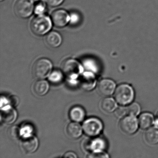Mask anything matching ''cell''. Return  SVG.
Wrapping results in <instances>:
<instances>
[{
	"label": "cell",
	"instance_id": "9a60e30c",
	"mask_svg": "<svg viewBox=\"0 0 158 158\" xmlns=\"http://www.w3.org/2000/svg\"><path fill=\"white\" fill-rule=\"evenodd\" d=\"M66 133L68 136L73 139H78L82 134L81 126L78 123H70L66 127Z\"/></svg>",
	"mask_w": 158,
	"mask_h": 158
},
{
	"label": "cell",
	"instance_id": "30bf717a",
	"mask_svg": "<svg viewBox=\"0 0 158 158\" xmlns=\"http://www.w3.org/2000/svg\"><path fill=\"white\" fill-rule=\"evenodd\" d=\"M116 85L115 82L109 79L101 80L98 84L97 89L102 95L105 97L109 96L116 90Z\"/></svg>",
	"mask_w": 158,
	"mask_h": 158
},
{
	"label": "cell",
	"instance_id": "8fae6325",
	"mask_svg": "<svg viewBox=\"0 0 158 158\" xmlns=\"http://www.w3.org/2000/svg\"><path fill=\"white\" fill-rule=\"evenodd\" d=\"M17 117L16 111L9 105L1 108V120L3 123L11 124L16 120Z\"/></svg>",
	"mask_w": 158,
	"mask_h": 158
},
{
	"label": "cell",
	"instance_id": "d4e9b609",
	"mask_svg": "<svg viewBox=\"0 0 158 158\" xmlns=\"http://www.w3.org/2000/svg\"><path fill=\"white\" fill-rule=\"evenodd\" d=\"M80 15L77 12H72L70 15V23L72 25L78 24L80 21Z\"/></svg>",
	"mask_w": 158,
	"mask_h": 158
},
{
	"label": "cell",
	"instance_id": "d6986e66",
	"mask_svg": "<svg viewBox=\"0 0 158 158\" xmlns=\"http://www.w3.org/2000/svg\"><path fill=\"white\" fill-rule=\"evenodd\" d=\"M69 116L71 120L75 122H80L84 119L85 112L81 107L75 106L70 111Z\"/></svg>",
	"mask_w": 158,
	"mask_h": 158
},
{
	"label": "cell",
	"instance_id": "5bb4252c",
	"mask_svg": "<svg viewBox=\"0 0 158 158\" xmlns=\"http://www.w3.org/2000/svg\"><path fill=\"white\" fill-rule=\"evenodd\" d=\"M155 120L153 115L148 112L142 113L138 119L139 127L143 130H147L152 127Z\"/></svg>",
	"mask_w": 158,
	"mask_h": 158
},
{
	"label": "cell",
	"instance_id": "ba28073f",
	"mask_svg": "<svg viewBox=\"0 0 158 158\" xmlns=\"http://www.w3.org/2000/svg\"><path fill=\"white\" fill-rule=\"evenodd\" d=\"M22 150L26 154H32L36 151L39 146L38 139L34 135L22 137L20 142Z\"/></svg>",
	"mask_w": 158,
	"mask_h": 158
},
{
	"label": "cell",
	"instance_id": "484cf974",
	"mask_svg": "<svg viewBox=\"0 0 158 158\" xmlns=\"http://www.w3.org/2000/svg\"><path fill=\"white\" fill-rule=\"evenodd\" d=\"M32 127L28 124L24 125L21 129H20V135H22V137L32 135Z\"/></svg>",
	"mask_w": 158,
	"mask_h": 158
},
{
	"label": "cell",
	"instance_id": "9c48e42d",
	"mask_svg": "<svg viewBox=\"0 0 158 158\" xmlns=\"http://www.w3.org/2000/svg\"><path fill=\"white\" fill-rule=\"evenodd\" d=\"M52 21L55 27H63L70 21V15L63 9H58L52 14Z\"/></svg>",
	"mask_w": 158,
	"mask_h": 158
},
{
	"label": "cell",
	"instance_id": "7402d4cb",
	"mask_svg": "<svg viewBox=\"0 0 158 158\" xmlns=\"http://www.w3.org/2000/svg\"><path fill=\"white\" fill-rule=\"evenodd\" d=\"M63 79V75L60 71L54 70L49 76V80L54 83L60 82Z\"/></svg>",
	"mask_w": 158,
	"mask_h": 158
},
{
	"label": "cell",
	"instance_id": "2e32d148",
	"mask_svg": "<svg viewBox=\"0 0 158 158\" xmlns=\"http://www.w3.org/2000/svg\"><path fill=\"white\" fill-rule=\"evenodd\" d=\"M144 139L146 143L150 145L158 143V126H152L146 131Z\"/></svg>",
	"mask_w": 158,
	"mask_h": 158
},
{
	"label": "cell",
	"instance_id": "4dcf8cb0",
	"mask_svg": "<svg viewBox=\"0 0 158 158\" xmlns=\"http://www.w3.org/2000/svg\"><path fill=\"white\" fill-rule=\"evenodd\" d=\"M155 122L156 123V126H158V112L157 113L156 116V119L155 120Z\"/></svg>",
	"mask_w": 158,
	"mask_h": 158
},
{
	"label": "cell",
	"instance_id": "44dd1931",
	"mask_svg": "<svg viewBox=\"0 0 158 158\" xmlns=\"http://www.w3.org/2000/svg\"><path fill=\"white\" fill-rule=\"evenodd\" d=\"M125 116H133L136 117L139 115L141 111V107L137 103H131L129 106L124 107Z\"/></svg>",
	"mask_w": 158,
	"mask_h": 158
},
{
	"label": "cell",
	"instance_id": "8992f818",
	"mask_svg": "<svg viewBox=\"0 0 158 158\" xmlns=\"http://www.w3.org/2000/svg\"><path fill=\"white\" fill-rule=\"evenodd\" d=\"M34 8L31 0H18L15 4L14 10L18 16L27 18L31 15Z\"/></svg>",
	"mask_w": 158,
	"mask_h": 158
},
{
	"label": "cell",
	"instance_id": "277c9868",
	"mask_svg": "<svg viewBox=\"0 0 158 158\" xmlns=\"http://www.w3.org/2000/svg\"><path fill=\"white\" fill-rule=\"evenodd\" d=\"M61 68L64 74L72 80L77 78L83 70L81 64L77 60L72 59L65 60L62 64Z\"/></svg>",
	"mask_w": 158,
	"mask_h": 158
},
{
	"label": "cell",
	"instance_id": "52a82bcc",
	"mask_svg": "<svg viewBox=\"0 0 158 158\" xmlns=\"http://www.w3.org/2000/svg\"><path fill=\"white\" fill-rule=\"evenodd\" d=\"M139 126L138 119L135 116H125L120 122L119 127L122 131L129 135L135 133Z\"/></svg>",
	"mask_w": 158,
	"mask_h": 158
},
{
	"label": "cell",
	"instance_id": "1f68e13d",
	"mask_svg": "<svg viewBox=\"0 0 158 158\" xmlns=\"http://www.w3.org/2000/svg\"><path fill=\"white\" fill-rule=\"evenodd\" d=\"M3 0H1V1H2Z\"/></svg>",
	"mask_w": 158,
	"mask_h": 158
},
{
	"label": "cell",
	"instance_id": "e0dca14e",
	"mask_svg": "<svg viewBox=\"0 0 158 158\" xmlns=\"http://www.w3.org/2000/svg\"><path fill=\"white\" fill-rule=\"evenodd\" d=\"M45 42L52 48H56L60 46L62 43V38L58 32L52 31L49 32L45 39Z\"/></svg>",
	"mask_w": 158,
	"mask_h": 158
},
{
	"label": "cell",
	"instance_id": "4fadbf2b",
	"mask_svg": "<svg viewBox=\"0 0 158 158\" xmlns=\"http://www.w3.org/2000/svg\"><path fill=\"white\" fill-rule=\"evenodd\" d=\"M85 148L92 151H104L106 147V142L102 138H97L86 141Z\"/></svg>",
	"mask_w": 158,
	"mask_h": 158
},
{
	"label": "cell",
	"instance_id": "7c38bea8",
	"mask_svg": "<svg viewBox=\"0 0 158 158\" xmlns=\"http://www.w3.org/2000/svg\"><path fill=\"white\" fill-rule=\"evenodd\" d=\"M80 84L84 90L91 91L96 84L95 76L92 72H84L79 80Z\"/></svg>",
	"mask_w": 158,
	"mask_h": 158
},
{
	"label": "cell",
	"instance_id": "6da1fadb",
	"mask_svg": "<svg viewBox=\"0 0 158 158\" xmlns=\"http://www.w3.org/2000/svg\"><path fill=\"white\" fill-rule=\"evenodd\" d=\"M114 97L117 103L121 106L130 105L134 99V90L130 85L122 84L116 88Z\"/></svg>",
	"mask_w": 158,
	"mask_h": 158
},
{
	"label": "cell",
	"instance_id": "3957f363",
	"mask_svg": "<svg viewBox=\"0 0 158 158\" xmlns=\"http://www.w3.org/2000/svg\"><path fill=\"white\" fill-rule=\"evenodd\" d=\"M52 67L53 65L50 60L45 58H41L37 60L33 65L32 74L37 78H45L50 75Z\"/></svg>",
	"mask_w": 158,
	"mask_h": 158
},
{
	"label": "cell",
	"instance_id": "5b68a950",
	"mask_svg": "<svg viewBox=\"0 0 158 158\" xmlns=\"http://www.w3.org/2000/svg\"><path fill=\"white\" fill-rule=\"evenodd\" d=\"M83 129L85 134L88 136L94 137L101 132L103 129V124L99 119L91 118L84 121Z\"/></svg>",
	"mask_w": 158,
	"mask_h": 158
},
{
	"label": "cell",
	"instance_id": "83f0119b",
	"mask_svg": "<svg viewBox=\"0 0 158 158\" xmlns=\"http://www.w3.org/2000/svg\"><path fill=\"white\" fill-rule=\"evenodd\" d=\"M9 133L14 138H18L20 135V129L16 126H13L10 128Z\"/></svg>",
	"mask_w": 158,
	"mask_h": 158
},
{
	"label": "cell",
	"instance_id": "603a6c76",
	"mask_svg": "<svg viewBox=\"0 0 158 158\" xmlns=\"http://www.w3.org/2000/svg\"><path fill=\"white\" fill-rule=\"evenodd\" d=\"M46 10L45 4L43 2H38L37 4L34 6V12L36 15H44Z\"/></svg>",
	"mask_w": 158,
	"mask_h": 158
},
{
	"label": "cell",
	"instance_id": "ffe728a7",
	"mask_svg": "<svg viewBox=\"0 0 158 158\" xmlns=\"http://www.w3.org/2000/svg\"><path fill=\"white\" fill-rule=\"evenodd\" d=\"M101 108L103 111L106 113H111L116 110L117 105L115 100L111 98H106L101 101Z\"/></svg>",
	"mask_w": 158,
	"mask_h": 158
},
{
	"label": "cell",
	"instance_id": "7a4b0ae2",
	"mask_svg": "<svg viewBox=\"0 0 158 158\" xmlns=\"http://www.w3.org/2000/svg\"><path fill=\"white\" fill-rule=\"evenodd\" d=\"M52 27V19L45 15H38L32 19L30 24L32 31L39 36L47 33Z\"/></svg>",
	"mask_w": 158,
	"mask_h": 158
},
{
	"label": "cell",
	"instance_id": "ac0fdd59",
	"mask_svg": "<svg viewBox=\"0 0 158 158\" xmlns=\"http://www.w3.org/2000/svg\"><path fill=\"white\" fill-rule=\"evenodd\" d=\"M49 89V84L45 80L36 81L33 84V92L38 96L44 95L48 92Z\"/></svg>",
	"mask_w": 158,
	"mask_h": 158
},
{
	"label": "cell",
	"instance_id": "cb8c5ba5",
	"mask_svg": "<svg viewBox=\"0 0 158 158\" xmlns=\"http://www.w3.org/2000/svg\"><path fill=\"white\" fill-rule=\"evenodd\" d=\"M87 158H109V156L104 151H93Z\"/></svg>",
	"mask_w": 158,
	"mask_h": 158
},
{
	"label": "cell",
	"instance_id": "4316f807",
	"mask_svg": "<svg viewBox=\"0 0 158 158\" xmlns=\"http://www.w3.org/2000/svg\"><path fill=\"white\" fill-rule=\"evenodd\" d=\"M84 66L88 70H91L94 72H96V70H97L95 63L92 60H88L84 61Z\"/></svg>",
	"mask_w": 158,
	"mask_h": 158
},
{
	"label": "cell",
	"instance_id": "f1b7e54d",
	"mask_svg": "<svg viewBox=\"0 0 158 158\" xmlns=\"http://www.w3.org/2000/svg\"><path fill=\"white\" fill-rule=\"evenodd\" d=\"M45 2L52 6H57L60 5L64 2V0H45Z\"/></svg>",
	"mask_w": 158,
	"mask_h": 158
},
{
	"label": "cell",
	"instance_id": "f546056e",
	"mask_svg": "<svg viewBox=\"0 0 158 158\" xmlns=\"http://www.w3.org/2000/svg\"><path fill=\"white\" fill-rule=\"evenodd\" d=\"M63 158H78L77 155L73 152H67L64 154Z\"/></svg>",
	"mask_w": 158,
	"mask_h": 158
}]
</instances>
